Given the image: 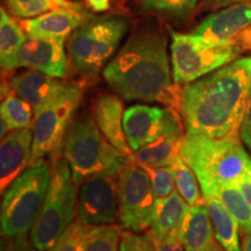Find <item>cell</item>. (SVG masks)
Segmentation results:
<instances>
[{
    "mask_svg": "<svg viewBox=\"0 0 251 251\" xmlns=\"http://www.w3.org/2000/svg\"><path fill=\"white\" fill-rule=\"evenodd\" d=\"M250 30L251 0L213 12L192 34L209 43L241 42L246 47L244 39Z\"/></svg>",
    "mask_w": 251,
    "mask_h": 251,
    "instance_id": "13",
    "label": "cell"
},
{
    "mask_svg": "<svg viewBox=\"0 0 251 251\" xmlns=\"http://www.w3.org/2000/svg\"><path fill=\"white\" fill-rule=\"evenodd\" d=\"M172 76L178 85L192 83L238 58L246 49L241 42L209 43L194 34L171 30Z\"/></svg>",
    "mask_w": 251,
    "mask_h": 251,
    "instance_id": "8",
    "label": "cell"
},
{
    "mask_svg": "<svg viewBox=\"0 0 251 251\" xmlns=\"http://www.w3.org/2000/svg\"><path fill=\"white\" fill-rule=\"evenodd\" d=\"M128 27L127 19L118 15L86 19L68 42L72 70L81 77L98 74L115 52Z\"/></svg>",
    "mask_w": 251,
    "mask_h": 251,
    "instance_id": "7",
    "label": "cell"
},
{
    "mask_svg": "<svg viewBox=\"0 0 251 251\" xmlns=\"http://www.w3.org/2000/svg\"><path fill=\"white\" fill-rule=\"evenodd\" d=\"M8 85L15 94L29 103L35 113L61 93L68 83L43 72L28 69L23 74L12 77Z\"/></svg>",
    "mask_w": 251,
    "mask_h": 251,
    "instance_id": "19",
    "label": "cell"
},
{
    "mask_svg": "<svg viewBox=\"0 0 251 251\" xmlns=\"http://www.w3.org/2000/svg\"><path fill=\"white\" fill-rule=\"evenodd\" d=\"M250 1V0H200L199 7L200 11H219V9L229 7L236 4H241V2Z\"/></svg>",
    "mask_w": 251,
    "mask_h": 251,
    "instance_id": "35",
    "label": "cell"
},
{
    "mask_svg": "<svg viewBox=\"0 0 251 251\" xmlns=\"http://www.w3.org/2000/svg\"><path fill=\"white\" fill-rule=\"evenodd\" d=\"M51 169L45 159L28 166L2 193L0 224L4 236L29 235L48 192Z\"/></svg>",
    "mask_w": 251,
    "mask_h": 251,
    "instance_id": "6",
    "label": "cell"
},
{
    "mask_svg": "<svg viewBox=\"0 0 251 251\" xmlns=\"http://www.w3.org/2000/svg\"><path fill=\"white\" fill-rule=\"evenodd\" d=\"M55 1L64 8H75V6L72 5L71 2H69V0H55ZM75 9H76V8H75Z\"/></svg>",
    "mask_w": 251,
    "mask_h": 251,
    "instance_id": "40",
    "label": "cell"
},
{
    "mask_svg": "<svg viewBox=\"0 0 251 251\" xmlns=\"http://www.w3.org/2000/svg\"><path fill=\"white\" fill-rule=\"evenodd\" d=\"M236 186L242 192L244 198L247 199V201L251 206V176H248V177L241 180L240 183H237Z\"/></svg>",
    "mask_w": 251,
    "mask_h": 251,
    "instance_id": "37",
    "label": "cell"
},
{
    "mask_svg": "<svg viewBox=\"0 0 251 251\" xmlns=\"http://www.w3.org/2000/svg\"><path fill=\"white\" fill-rule=\"evenodd\" d=\"M27 34L21 24L12 19L4 7L0 9V64L2 71L11 72L19 68L18 56Z\"/></svg>",
    "mask_w": 251,
    "mask_h": 251,
    "instance_id": "23",
    "label": "cell"
},
{
    "mask_svg": "<svg viewBox=\"0 0 251 251\" xmlns=\"http://www.w3.org/2000/svg\"><path fill=\"white\" fill-rule=\"evenodd\" d=\"M251 91V57L225 67L181 87L179 112L186 133L237 136Z\"/></svg>",
    "mask_w": 251,
    "mask_h": 251,
    "instance_id": "2",
    "label": "cell"
},
{
    "mask_svg": "<svg viewBox=\"0 0 251 251\" xmlns=\"http://www.w3.org/2000/svg\"><path fill=\"white\" fill-rule=\"evenodd\" d=\"M59 150L77 186L97 175L119 176L129 163V157L108 142L89 114L72 120Z\"/></svg>",
    "mask_w": 251,
    "mask_h": 251,
    "instance_id": "4",
    "label": "cell"
},
{
    "mask_svg": "<svg viewBox=\"0 0 251 251\" xmlns=\"http://www.w3.org/2000/svg\"><path fill=\"white\" fill-rule=\"evenodd\" d=\"M1 251H41L30 242L29 235L7 237L2 235Z\"/></svg>",
    "mask_w": 251,
    "mask_h": 251,
    "instance_id": "33",
    "label": "cell"
},
{
    "mask_svg": "<svg viewBox=\"0 0 251 251\" xmlns=\"http://www.w3.org/2000/svg\"><path fill=\"white\" fill-rule=\"evenodd\" d=\"M83 91L77 84L68 83L65 89L35 112L33 126V149L29 166L61 149L65 134L79 106Z\"/></svg>",
    "mask_w": 251,
    "mask_h": 251,
    "instance_id": "9",
    "label": "cell"
},
{
    "mask_svg": "<svg viewBox=\"0 0 251 251\" xmlns=\"http://www.w3.org/2000/svg\"><path fill=\"white\" fill-rule=\"evenodd\" d=\"M190 208L177 190L164 199H157L151 227L148 230L152 240H162L179 230Z\"/></svg>",
    "mask_w": 251,
    "mask_h": 251,
    "instance_id": "21",
    "label": "cell"
},
{
    "mask_svg": "<svg viewBox=\"0 0 251 251\" xmlns=\"http://www.w3.org/2000/svg\"><path fill=\"white\" fill-rule=\"evenodd\" d=\"M184 121L177 108L165 107L161 131L155 141L129 156V162L143 168L171 166L179 156L185 136Z\"/></svg>",
    "mask_w": 251,
    "mask_h": 251,
    "instance_id": "12",
    "label": "cell"
},
{
    "mask_svg": "<svg viewBox=\"0 0 251 251\" xmlns=\"http://www.w3.org/2000/svg\"><path fill=\"white\" fill-rule=\"evenodd\" d=\"M33 149L31 128L12 130L0 144V187L4 193L12 181L29 166Z\"/></svg>",
    "mask_w": 251,
    "mask_h": 251,
    "instance_id": "15",
    "label": "cell"
},
{
    "mask_svg": "<svg viewBox=\"0 0 251 251\" xmlns=\"http://www.w3.org/2000/svg\"><path fill=\"white\" fill-rule=\"evenodd\" d=\"M6 11L18 19H33L62 8L55 0H5Z\"/></svg>",
    "mask_w": 251,
    "mask_h": 251,
    "instance_id": "29",
    "label": "cell"
},
{
    "mask_svg": "<svg viewBox=\"0 0 251 251\" xmlns=\"http://www.w3.org/2000/svg\"><path fill=\"white\" fill-rule=\"evenodd\" d=\"M118 177L97 175L78 186L77 219L90 227L117 224L120 220Z\"/></svg>",
    "mask_w": 251,
    "mask_h": 251,
    "instance_id": "11",
    "label": "cell"
},
{
    "mask_svg": "<svg viewBox=\"0 0 251 251\" xmlns=\"http://www.w3.org/2000/svg\"><path fill=\"white\" fill-rule=\"evenodd\" d=\"M165 108L157 106H130L125 111L124 129L131 152L156 140L161 131Z\"/></svg>",
    "mask_w": 251,
    "mask_h": 251,
    "instance_id": "17",
    "label": "cell"
},
{
    "mask_svg": "<svg viewBox=\"0 0 251 251\" xmlns=\"http://www.w3.org/2000/svg\"><path fill=\"white\" fill-rule=\"evenodd\" d=\"M34 109L27 101L15 94L8 84L2 85L1 118H4L12 130L31 128Z\"/></svg>",
    "mask_w": 251,
    "mask_h": 251,
    "instance_id": "25",
    "label": "cell"
},
{
    "mask_svg": "<svg viewBox=\"0 0 251 251\" xmlns=\"http://www.w3.org/2000/svg\"><path fill=\"white\" fill-rule=\"evenodd\" d=\"M156 251H185L180 238V229L176 230L162 240H155Z\"/></svg>",
    "mask_w": 251,
    "mask_h": 251,
    "instance_id": "34",
    "label": "cell"
},
{
    "mask_svg": "<svg viewBox=\"0 0 251 251\" xmlns=\"http://www.w3.org/2000/svg\"><path fill=\"white\" fill-rule=\"evenodd\" d=\"M168 37L158 23H141L103 69L113 92L126 100L164 103L179 111L181 87L175 83Z\"/></svg>",
    "mask_w": 251,
    "mask_h": 251,
    "instance_id": "1",
    "label": "cell"
},
{
    "mask_svg": "<svg viewBox=\"0 0 251 251\" xmlns=\"http://www.w3.org/2000/svg\"><path fill=\"white\" fill-rule=\"evenodd\" d=\"M124 103L118 94L98 96L92 103V118L113 147L129 157L131 153L124 129Z\"/></svg>",
    "mask_w": 251,
    "mask_h": 251,
    "instance_id": "16",
    "label": "cell"
},
{
    "mask_svg": "<svg viewBox=\"0 0 251 251\" xmlns=\"http://www.w3.org/2000/svg\"><path fill=\"white\" fill-rule=\"evenodd\" d=\"M200 0H143L141 8L147 13L185 18L199 6Z\"/></svg>",
    "mask_w": 251,
    "mask_h": 251,
    "instance_id": "28",
    "label": "cell"
},
{
    "mask_svg": "<svg viewBox=\"0 0 251 251\" xmlns=\"http://www.w3.org/2000/svg\"><path fill=\"white\" fill-rule=\"evenodd\" d=\"M120 251H156V249L148 231L141 234L126 229L121 234Z\"/></svg>",
    "mask_w": 251,
    "mask_h": 251,
    "instance_id": "32",
    "label": "cell"
},
{
    "mask_svg": "<svg viewBox=\"0 0 251 251\" xmlns=\"http://www.w3.org/2000/svg\"><path fill=\"white\" fill-rule=\"evenodd\" d=\"M65 41L27 35L18 56L19 68L36 70L55 78H65L69 74V59Z\"/></svg>",
    "mask_w": 251,
    "mask_h": 251,
    "instance_id": "14",
    "label": "cell"
},
{
    "mask_svg": "<svg viewBox=\"0 0 251 251\" xmlns=\"http://www.w3.org/2000/svg\"><path fill=\"white\" fill-rule=\"evenodd\" d=\"M179 155L199 180L201 192L236 185L251 176V157L237 136L211 137L185 133Z\"/></svg>",
    "mask_w": 251,
    "mask_h": 251,
    "instance_id": "3",
    "label": "cell"
},
{
    "mask_svg": "<svg viewBox=\"0 0 251 251\" xmlns=\"http://www.w3.org/2000/svg\"><path fill=\"white\" fill-rule=\"evenodd\" d=\"M148 172L151 181L156 200L164 199L175 192L176 181L171 166H159V168H144Z\"/></svg>",
    "mask_w": 251,
    "mask_h": 251,
    "instance_id": "31",
    "label": "cell"
},
{
    "mask_svg": "<svg viewBox=\"0 0 251 251\" xmlns=\"http://www.w3.org/2000/svg\"><path fill=\"white\" fill-rule=\"evenodd\" d=\"M121 226L135 233L148 231L152 224L156 197L143 166L129 162L118 177Z\"/></svg>",
    "mask_w": 251,
    "mask_h": 251,
    "instance_id": "10",
    "label": "cell"
},
{
    "mask_svg": "<svg viewBox=\"0 0 251 251\" xmlns=\"http://www.w3.org/2000/svg\"><path fill=\"white\" fill-rule=\"evenodd\" d=\"M202 196H214L218 198L236 219L243 236L250 233L251 206L236 185H218V186L212 187L207 192H203Z\"/></svg>",
    "mask_w": 251,
    "mask_h": 251,
    "instance_id": "24",
    "label": "cell"
},
{
    "mask_svg": "<svg viewBox=\"0 0 251 251\" xmlns=\"http://www.w3.org/2000/svg\"><path fill=\"white\" fill-rule=\"evenodd\" d=\"M86 15L75 8H58L33 19L21 21L27 35L65 41L86 20Z\"/></svg>",
    "mask_w": 251,
    "mask_h": 251,
    "instance_id": "18",
    "label": "cell"
},
{
    "mask_svg": "<svg viewBox=\"0 0 251 251\" xmlns=\"http://www.w3.org/2000/svg\"><path fill=\"white\" fill-rule=\"evenodd\" d=\"M89 228L90 226L76 218L48 251H81L84 236Z\"/></svg>",
    "mask_w": 251,
    "mask_h": 251,
    "instance_id": "30",
    "label": "cell"
},
{
    "mask_svg": "<svg viewBox=\"0 0 251 251\" xmlns=\"http://www.w3.org/2000/svg\"><path fill=\"white\" fill-rule=\"evenodd\" d=\"M87 5L94 12H105L109 8V0H86Z\"/></svg>",
    "mask_w": 251,
    "mask_h": 251,
    "instance_id": "38",
    "label": "cell"
},
{
    "mask_svg": "<svg viewBox=\"0 0 251 251\" xmlns=\"http://www.w3.org/2000/svg\"><path fill=\"white\" fill-rule=\"evenodd\" d=\"M171 168L175 176L176 188L184 198L185 201L190 206L205 202L203 196H201V192H200L201 187L199 186L200 184L196 174L190 168V165L181 158L180 155L172 163Z\"/></svg>",
    "mask_w": 251,
    "mask_h": 251,
    "instance_id": "26",
    "label": "cell"
},
{
    "mask_svg": "<svg viewBox=\"0 0 251 251\" xmlns=\"http://www.w3.org/2000/svg\"><path fill=\"white\" fill-rule=\"evenodd\" d=\"M243 251H251V231L244 235L243 238Z\"/></svg>",
    "mask_w": 251,
    "mask_h": 251,
    "instance_id": "39",
    "label": "cell"
},
{
    "mask_svg": "<svg viewBox=\"0 0 251 251\" xmlns=\"http://www.w3.org/2000/svg\"><path fill=\"white\" fill-rule=\"evenodd\" d=\"M185 251H225L216 240L206 203L190 206L180 228Z\"/></svg>",
    "mask_w": 251,
    "mask_h": 251,
    "instance_id": "20",
    "label": "cell"
},
{
    "mask_svg": "<svg viewBox=\"0 0 251 251\" xmlns=\"http://www.w3.org/2000/svg\"><path fill=\"white\" fill-rule=\"evenodd\" d=\"M240 136L242 142L251 150V100H248V106L240 128Z\"/></svg>",
    "mask_w": 251,
    "mask_h": 251,
    "instance_id": "36",
    "label": "cell"
},
{
    "mask_svg": "<svg viewBox=\"0 0 251 251\" xmlns=\"http://www.w3.org/2000/svg\"><path fill=\"white\" fill-rule=\"evenodd\" d=\"M77 199L78 186L68 162L63 157L54 158L48 192L29 233L36 249L48 251L74 222Z\"/></svg>",
    "mask_w": 251,
    "mask_h": 251,
    "instance_id": "5",
    "label": "cell"
},
{
    "mask_svg": "<svg viewBox=\"0 0 251 251\" xmlns=\"http://www.w3.org/2000/svg\"><path fill=\"white\" fill-rule=\"evenodd\" d=\"M121 234V226L117 224L90 227L81 251H120Z\"/></svg>",
    "mask_w": 251,
    "mask_h": 251,
    "instance_id": "27",
    "label": "cell"
},
{
    "mask_svg": "<svg viewBox=\"0 0 251 251\" xmlns=\"http://www.w3.org/2000/svg\"><path fill=\"white\" fill-rule=\"evenodd\" d=\"M216 240L225 251H241L240 226L227 207L214 196L203 197Z\"/></svg>",
    "mask_w": 251,
    "mask_h": 251,
    "instance_id": "22",
    "label": "cell"
}]
</instances>
